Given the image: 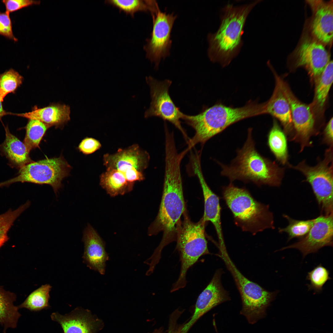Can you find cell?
I'll use <instances>...</instances> for the list:
<instances>
[{
  "label": "cell",
  "instance_id": "26",
  "mask_svg": "<svg viewBox=\"0 0 333 333\" xmlns=\"http://www.w3.org/2000/svg\"><path fill=\"white\" fill-rule=\"evenodd\" d=\"M333 62L330 61L326 66L316 83L313 103L311 105L317 112H323L333 82Z\"/></svg>",
  "mask_w": 333,
  "mask_h": 333
},
{
  "label": "cell",
  "instance_id": "28",
  "mask_svg": "<svg viewBox=\"0 0 333 333\" xmlns=\"http://www.w3.org/2000/svg\"><path fill=\"white\" fill-rule=\"evenodd\" d=\"M268 144L277 159L282 164L287 163L288 155L286 136L275 120L269 132Z\"/></svg>",
  "mask_w": 333,
  "mask_h": 333
},
{
  "label": "cell",
  "instance_id": "39",
  "mask_svg": "<svg viewBox=\"0 0 333 333\" xmlns=\"http://www.w3.org/2000/svg\"><path fill=\"white\" fill-rule=\"evenodd\" d=\"M171 321L167 333H179V329L176 328L175 320L174 321L173 319Z\"/></svg>",
  "mask_w": 333,
  "mask_h": 333
},
{
  "label": "cell",
  "instance_id": "40",
  "mask_svg": "<svg viewBox=\"0 0 333 333\" xmlns=\"http://www.w3.org/2000/svg\"><path fill=\"white\" fill-rule=\"evenodd\" d=\"M10 112H8L4 109L2 102L0 100V120L2 121V118L7 115H10Z\"/></svg>",
  "mask_w": 333,
  "mask_h": 333
},
{
  "label": "cell",
  "instance_id": "25",
  "mask_svg": "<svg viewBox=\"0 0 333 333\" xmlns=\"http://www.w3.org/2000/svg\"><path fill=\"white\" fill-rule=\"evenodd\" d=\"M16 298L14 294L0 286V324L3 327L4 333L9 328H15L21 316L18 306L14 304Z\"/></svg>",
  "mask_w": 333,
  "mask_h": 333
},
{
  "label": "cell",
  "instance_id": "13",
  "mask_svg": "<svg viewBox=\"0 0 333 333\" xmlns=\"http://www.w3.org/2000/svg\"><path fill=\"white\" fill-rule=\"evenodd\" d=\"M333 214L321 215L314 219L313 225L307 234L298 241L278 251L290 248L298 250L303 257L317 252L325 246H333Z\"/></svg>",
  "mask_w": 333,
  "mask_h": 333
},
{
  "label": "cell",
  "instance_id": "32",
  "mask_svg": "<svg viewBox=\"0 0 333 333\" xmlns=\"http://www.w3.org/2000/svg\"><path fill=\"white\" fill-rule=\"evenodd\" d=\"M23 80V77L13 69L0 74V100L2 102L7 94L14 93Z\"/></svg>",
  "mask_w": 333,
  "mask_h": 333
},
{
  "label": "cell",
  "instance_id": "30",
  "mask_svg": "<svg viewBox=\"0 0 333 333\" xmlns=\"http://www.w3.org/2000/svg\"><path fill=\"white\" fill-rule=\"evenodd\" d=\"M50 127L35 119H28L25 127L26 134L23 143L28 150L39 147V144L47 130Z\"/></svg>",
  "mask_w": 333,
  "mask_h": 333
},
{
  "label": "cell",
  "instance_id": "10",
  "mask_svg": "<svg viewBox=\"0 0 333 333\" xmlns=\"http://www.w3.org/2000/svg\"><path fill=\"white\" fill-rule=\"evenodd\" d=\"M146 81L150 87L151 101L145 117H157L171 122L181 132L187 143L190 138L180 121L183 113L176 106L169 94L171 81L167 79L160 81L151 76L146 77Z\"/></svg>",
  "mask_w": 333,
  "mask_h": 333
},
{
  "label": "cell",
  "instance_id": "4",
  "mask_svg": "<svg viewBox=\"0 0 333 333\" xmlns=\"http://www.w3.org/2000/svg\"><path fill=\"white\" fill-rule=\"evenodd\" d=\"M262 104L249 103L239 108L215 105L195 115L183 113L182 119L195 130L187 143L191 150L198 143L204 144L230 125L243 119L263 113Z\"/></svg>",
  "mask_w": 333,
  "mask_h": 333
},
{
  "label": "cell",
  "instance_id": "9",
  "mask_svg": "<svg viewBox=\"0 0 333 333\" xmlns=\"http://www.w3.org/2000/svg\"><path fill=\"white\" fill-rule=\"evenodd\" d=\"M71 167L62 157L46 158L28 163L19 169L16 177L0 183V187L16 182H28L51 186L56 194L62 181L69 174Z\"/></svg>",
  "mask_w": 333,
  "mask_h": 333
},
{
  "label": "cell",
  "instance_id": "16",
  "mask_svg": "<svg viewBox=\"0 0 333 333\" xmlns=\"http://www.w3.org/2000/svg\"><path fill=\"white\" fill-rule=\"evenodd\" d=\"M51 317L60 325L64 333H96L102 325L101 321L89 310L79 307L64 315L53 313Z\"/></svg>",
  "mask_w": 333,
  "mask_h": 333
},
{
  "label": "cell",
  "instance_id": "29",
  "mask_svg": "<svg viewBox=\"0 0 333 333\" xmlns=\"http://www.w3.org/2000/svg\"><path fill=\"white\" fill-rule=\"evenodd\" d=\"M51 287L49 284L41 286L31 293L18 306V309L25 308L32 311H38L49 308V301Z\"/></svg>",
  "mask_w": 333,
  "mask_h": 333
},
{
  "label": "cell",
  "instance_id": "2",
  "mask_svg": "<svg viewBox=\"0 0 333 333\" xmlns=\"http://www.w3.org/2000/svg\"><path fill=\"white\" fill-rule=\"evenodd\" d=\"M260 1L240 6L228 3L222 9L218 30L207 35L208 55L212 62L224 67L237 56L243 44L242 37L247 18Z\"/></svg>",
  "mask_w": 333,
  "mask_h": 333
},
{
  "label": "cell",
  "instance_id": "36",
  "mask_svg": "<svg viewBox=\"0 0 333 333\" xmlns=\"http://www.w3.org/2000/svg\"><path fill=\"white\" fill-rule=\"evenodd\" d=\"M6 11L10 13L30 6L39 4V1L31 0H4L2 1Z\"/></svg>",
  "mask_w": 333,
  "mask_h": 333
},
{
  "label": "cell",
  "instance_id": "22",
  "mask_svg": "<svg viewBox=\"0 0 333 333\" xmlns=\"http://www.w3.org/2000/svg\"><path fill=\"white\" fill-rule=\"evenodd\" d=\"M70 108L65 104H52L47 106L39 108L35 106L31 111L22 113H10V115L28 119L39 120L50 127L61 126L70 119Z\"/></svg>",
  "mask_w": 333,
  "mask_h": 333
},
{
  "label": "cell",
  "instance_id": "11",
  "mask_svg": "<svg viewBox=\"0 0 333 333\" xmlns=\"http://www.w3.org/2000/svg\"><path fill=\"white\" fill-rule=\"evenodd\" d=\"M152 16V31L150 37L146 40L143 49L146 58L158 69L161 60L170 55L172 43L171 33L177 15L160 10Z\"/></svg>",
  "mask_w": 333,
  "mask_h": 333
},
{
  "label": "cell",
  "instance_id": "15",
  "mask_svg": "<svg viewBox=\"0 0 333 333\" xmlns=\"http://www.w3.org/2000/svg\"><path fill=\"white\" fill-rule=\"evenodd\" d=\"M150 158L146 151L134 144L125 148L119 149L113 154H105L103 161L106 169H116L122 174L133 169L143 173L148 166Z\"/></svg>",
  "mask_w": 333,
  "mask_h": 333
},
{
  "label": "cell",
  "instance_id": "14",
  "mask_svg": "<svg viewBox=\"0 0 333 333\" xmlns=\"http://www.w3.org/2000/svg\"><path fill=\"white\" fill-rule=\"evenodd\" d=\"M221 272L220 270L216 272L210 283L199 294L193 315L190 320L180 328L179 333H187L204 314L216 306L229 300L228 294L221 283Z\"/></svg>",
  "mask_w": 333,
  "mask_h": 333
},
{
  "label": "cell",
  "instance_id": "24",
  "mask_svg": "<svg viewBox=\"0 0 333 333\" xmlns=\"http://www.w3.org/2000/svg\"><path fill=\"white\" fill-rule=\"evenodd\" d=\"M100 185L111 196L115 197L131 191L134 184L128 182L118 170L106 169L100 175Z\"/></svg>",
  "mask_w": 333,
  "mask_h": 333
},
{
  "label": "cell",
  "instance_id": "3",
  "mask_svg": "<svg viewBox=\"0 0 333 333\" xmlns=\"http://www.w3.org/2000/svg\"><path fill=\"white\" fill-rule=\"evenodd\" d=\"M252 130L249 129L243 146L237 151L236 157L229 165L217 162L221 174L231 182L235 180L251 182L258 186H278L281 183L284 170L275 162L261 155L255 147Z\"/></svg>",
  "mask_w": 333,
  "mask_h": 333
},
{
  "label": "cell",
  "instance_id": "31",
  "mask_svg": "<svg viewBox=\"0 0 333 333\" xmlns=\"http://www.w3.org/2000/svg\"><path fill=\"white\" fill-rule=\"evenodd\" d=\"M283 216L288 221V225L283 228H279L280 233H286L288 235V241L294 238H302L308 233L314 222V219L307 220L293 219L286 215Z\"/></svg>",
  "mask_w": 333,
  "mask_h": 333
},
{
  "label": "cell",
  "instance_id": "37",
  "mask_svg": "<svg viewBox=\"0 0 333 333\" xmlns=\"http://www.w3.org/2000/svg\"><path fill=\"white\" fill-rule=\"evenodd\" d=\"M101 146V143L97 140L92 138H86L81 141L78 148L83 154H88L99 149Z\"/></svg>",
  "mask_w": 333,
  "mask_h": 333
},
{
  "label": "cell",
  "instance_id": "5",
  "mask_svg": "<svg viewBox=\"0 0 333 333\" xmlns=\"http://www.w3.org/2000/svg\"><path fill=\"white\" fill-rule=\"evenodd\" d=\"M223 197L231 211L235 224L244 232L256 234L275 228L273 215L269 205L256 200L245 188L232 182L222 189Z\"/></svg>",
  "mask_w": 333,
  "mask_h": 333
},
{
  "label": "cell",
  "instance_id": "20",
  "mask_svg": "<svg viewBox=\"0 0 333 333\" xmlns=\"http://www.w3.org/2000/svg\"><path fill=\"white\" fill-rule=\"evenodd\" d=\"M276 85L270 98L264 103V113L275 117L281 122L286 132L292 130V122L290 105L283 92L282 79L275 74Z\"/></svg>",
  "mask_w": 333,
  "mask_h": 333
},
{
  "label": "cell",
  "instance_id": "6",
  "mask_svg": "<svg viewBox=\"0 0 333 333\" xmlns=\"http://www.w3.org/2000/svg\"><path fill=\"white\" fill-rule=\"evenodd\" d=\"M176 226V249L179 253L181 267L180 274L173 284L171 292L184 287L186 275L189 269L202 256L209 254L206 240L205 227L206 222L201 218L198 222L191 221L187 210Z\"/></svg>",
  "mask_w": 333,
  "mask_h": 333
},
{
  "label": "cell",
  "instance_id": "7",
  "mask_svg": "<svg viewBox=\"0 0 333 333\" xmlns=\"http://www.w3.org/2000/svg\"><path fill=\"white\" fill-rule=\"evenodd\" d=\"M220 252V257L234 278L240 294L242 307L240 314L249 323L254 324L263 316L266 308L277 292L267 291L250 280L237 269L226 250Z\"/></svg>",
  "mask_w": 333,
  "mask_h": 333
},
{
  "label": "cell",
  "instance_id": "17",
  "mask_svg": "<svg viewBox=\"0 0 333 333\" xmlns=\"http://www.w3.org/2000/svg\"><path fill=\"white\" fill-rule=\"evenodd\" d=\"M297 56L296 67H305L315 82L330 61V55L323 45L309 40L301 44Z\"/></svg>",
  "mask_w": 333,
  "mask_h": 333
},
{
  "label": "cell",
  "instance_id": "21",
  "mask_svg": "<svg viewBox=\"0 0 333 333\" xmlns=\"http://www.w3.org/2000/svg\"><path fill=\"white\" fill-rule=\"evenodd\" d=\"M318 1L313 8L315 14L311 25L312 34L321 42L331 44L333 39V2Z\"/></svg>",
  "mask_w": 333,
  "mask_h": 333
},
{
  "label": "cell",
  "instance_id": "34",
  "mask_svg": "<svg viewBox=\"0 0 333 333\" xmlns=\"http://www.w3.org/2000/svg\"><path fill=\"white\" fill-rule=\"evenodd\" d=\"M306 278L310 282L308 285L309 290L317 293L322 290L324 285L331 279L328 270L321 264L308 273Z\"/></svg>",
  "mask_w": 333,
  "mask_h": 333
},
{
  "label": "cell",
  "instance_id": "8",
  "mask_svg": "<svg viewBox=\"0 0 333 333\" xmlns=\"http://www.w3.org/2000/svg\"><path fill=\"white\" fill-rule=\"evenodd\" d=\"M332 146L326 151L325 158L314 166H309L304 161L291 168L298 170L305 177L310 185L322 214H333V173Z\"/></svg>",
  "mask_w": 333,
  "mask_h": 333
},
{
  "label": "cell",
  "instance_id": "27",
  "mask_svg": "<svg viewBox=\"0 0 333 333\" xmlns=\"http://www.w3.org/2000/svg\"><path fill=\"white\" fill-rule=\"evenodd\" d=\"M105 3L118 8L134 17V14L138 11L150 12L151 15L156 14L160 10L155 0H109Z\"/></svg>",
  "mask_w": 333,
  "mask_h": 333
},
{
  "label": "cell",
  "instance_id": "35",
  "mask_svg": "<svg viewBox=\"0 0 333 333\" xmlns=\"http://www.w3.org/2000/svg\"><path fill=\"white\" fill-rule=\"evenodd\" d=\"M0 35L15 42L18 39L14 35L10 13L0 11Z\"/></svg>",
  "mask_w": 333,
  "mask_h": 333
},
{
  "label": "cell",
  "instance_id": "38",
  "mask_svg": "<svg viewBox=\"0 0 333 333\" xmlns=\"http://www.w3.org/2000/svg\"><path fill=\"white\" fill-rule=\"evenodd\" d=\"M333 117L330 120L326 125L323 132V141L332 146L333 144Z\"/></svg>",
  "mask_w": 333,
  "mask_h": 333
},
{
  "label": "cell",
  "instance_id": "19",
  "mask_svg": "<svg viewBox=\"0 0 333 333\" xmlns=\"http://www.w3.org/2000/svg\"><path fill=\"white\" fill-rule=\"evenodd\" d=\"M82 241L84 244L83 261L90 269L104 274L106 262L109 259L105 243L89 224L84 230Z\"/></svg>",
  "mask_w": 333,
  "mask_h": 333
},
{
  "label": "cell",
  "instance_id": "18",
  "mask_svg": "<svg viewBox=\"0 0 333 333\" xmlns=\"http://www.w3.org/2000/svg\"><path fill=\"white\" fill-rule=\"evenodd\" d=\"M193 173L198 177L204 198V211L202 217L206 222L213 225L217 236L219 244L224 243L221 220V207L218 196L208 185L202 170L201 163L195 162L191 165Z\"/></svg>",
  "mask_w": 333,
  "mask_h": 333
},
{
  "label": "cell",
  "instance_id": "12",
  "mask_svg": "<svg viewBox=\"0 0 333 333\" xmlns=\"http://www.w3.org/2000/svg\"><path fill=\"white\" fill-rule=\"evenodd\" d=\"M281 84L290 109L294 130L291 139L298 142L302 150L305 147L311 145L310 138L317 133L314 114L311 105L304 104L297 99L282 79Z\"/></svg>",
  "mask_w": 333,
  "mask_h": 333
},
{
  "label": "cell",
  "instance_id": "41",
  "mask_svg": "<svg viewBox=\"0 0 333 333\" xmlns=\"http://www.w3.org/2000/svg\"><path fill=\"white\" fill-rule=\"evenodd\" d=\"M154 333H162V331H161L158 330V331H156Z\"/></svg>",
  "mask_w": 333,
  "mask_h": 333
},
{
  "label": "cell",
  "instance_id": "23",
  "mask_svg": "<svg viewBox=\"0 0 333 333\" xmlns=\"http://www.w3.org/2000/svg\"><path fill=\"white\" fill-rule=\"evenodd\" d=\"M6 137L0 145L2 154L8 160L10 165L19 169L33 162L29 155L30 151L23 142L11 133L8 127H4Z\"/></svg>",
  "mask_w": 333,
  "mask_h": 333
},
{
  "label": "cell",
  "instance_id": "1",
  "mask_svg": "<svg viewBox=\"0 0 333 333\" xmlns=\"http://www.w3.org/2000/svg\"><path fill=\"white\" fill-rule=\"evenodd\" d=\"M183 155L175 152L165 154V171L162 199L157 216L148 228L149 236L163 232L162 240L151 256L159 261L163 248L176 241L177 225L186 210L183 194L180 164Z\"/></svg>",
  "mask_w": 333,
  "mask_h": 333
},
{
  "label": "cell",
  "instance_id": "33",
  "mask_svg": "<svg viewBox=\"0 0 333 333\" xmlns=\"http://www.w3.org/2000/svg\"><path fill=\"white\" fill-rule=\"evenodd\" d=\"M30 205L26 202L15 210L10 209L0 215V249L9 240L8 233L14 221Z\"/></svg>",
  "mask_w": 333,
  "mask_h": 333
}]
</instances>
